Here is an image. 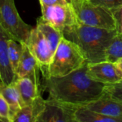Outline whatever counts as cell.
<instances>
[{
    "label": "cell",
    "mask_w": 122,
    "mask_h": 122,
    "mask_svg": "<svg viewBox=\"0 0 122 122\" xmlns=\"http://www.w3.org/2000/svg\"><path fill=\"white\" fill-rule=\"evenodd\" d=\"M88 62L62 77H45L44 88L49 98L77 107L86 106L105 94L106 84L92 79L87 73Z\"/></svg>",
    "instance_id": "1"
},
{
    "label": "cell",
    "mask_w": 122,
    "mask_h": 122,
    "mask_svg": "<svg viewBox=\"0 0 122 122\" xmlns=\"http://www.w3.org/2000/svg\"><path fill=\"white\" fill-rule=\"evenodd\" d=\"M63 36L76 43L83 51L88 64L106 61V52L116 35V29L90 26L81 23L65 29Z\"/></svg>",
    "instance_id": "2"
},
{
    "label": "cell",
    "mask_w": 122,
    "mask_h": 122,
    "mask_svg": "<svg viewBox=\"0 0 122 122\" xmlns=\"http://www.w3.org/2000/svg\"><path fill=\"white\" fill-rule=\"evenodd\" d=\"M86 62V59L80 47L63 36L43 76L44 78L62 77L78 69Z\"/></svg>",
    "instance_id": "3"
},
{
    "label": "cell",
    "mask_w": 122,
    "mask_h": 122,
    "mask_svg": "<svg viewBox=\"0 0 122 122\" xmlns=\"http://www.w3.org/2000/svg\"><path fill=\"white\" fill-rule=\"evenodd\" d=\"M78 20L87 26L116 29V21L112 11L91 3L89 0H70Z\"/></svg>",
    "instance_id": "4"
},
{
    "label": "cell",
    "mask_w": 122,
    "mask_h": 122,
    "mask_svg": "<svg viewBox=\"0 0 122 122\" xmlns=\"http://www.w3.org/2000/svg\"><path fill=\"white\" fill-rule=\"evenodd\" d=\"M1 26L12 39L26 43L32 26L26 24L20 17L14 0H0Z\"/></svg>",
    "instance_id": "5"
},
{
    "label": "cell",
    "mask_w": 122,
    "mask_h": 122,
    "mask_svg": "<svg viewBox=\"0 0 122 122\" xmlns=\"http://www.w3.org/2000/svg\"><path fill=\"white\" fill-rule=\"evenodd\" d=\"M40 6L42 19L62 32L76 24L78 21L74 9L70 3L67 4Z\"/></svg>",
    "instance_id": "6"
},
{
    "label": "cell",
    "mask_w": 122,
    "mask_h": 122,
    "mask_svg": "<svg viewBox=\"0 0 122 122\" xmlns=\"http://www.w3.org/2000/svg\"><path fill=\"white\" fill-rule=\"evenodd\" d=\"M26 44L38 62L43 76L45 75L54 53L42 33L37 26L32 28Z\"/></svg>",
    "instance_id": "7"
},
{
    "label": "cell",
    "mask_w": 122,
    "mask_h": 122,
    "mask_svg": "<svg viewBox=\"0 0 122 122\" xmlns=\"http://www.w3.org/2000/svg\"><path fill=\"white\" fill-rule=\"evenodd\" d=\"M78 107L55 99L45 100V109L37 122H76L75 112Z\"/></svg>",
    "instance_id": "8"
},
{
    "label": "cell",
    "mask_w": 122,
    "mask_h": 122,
    "mask_svg": "<svg viewBox=\"0 0 122 122\" xmlns=\"http://www.w3.org/2000/svg\"><path fill=\"white\" fill-rule=\"evenodd\" d=\"M87 73L94 81L106 84L122 81L115 64L108 61L92 64L88 63Z\"/></svg>",
    "instance_id": "9"
},
{
    "label": "cell",
    "mask_w": 122,
    "mask_h": 122,
    "mask_svg": "<svg viewBox=\"0 0 122 122\" xmlns=\"http://www.w3.org/2000/svg\"><path fill=\"white\" fill-rule=\"evenodd\" d=\"M40 71V69L37 70L22 77H16L14 81L21 94L24 106L30 104L40 95L39 82Z\"/></svg>",
    "instance_id": "10"
},
{
    "label": "cell",
    "mask_w": 122,
    "mask_h": 122,
    "mask_svg": "<svg viewBox=\"0 0 122 122\" xmlns=\"http://www.w3.org/2000/svg\"><path fill=\"white\" fill-rule=\"evenodd\" d=\"M11 38L0 24V81L6 84L12 83L16 78L8 55V41Z\"/></svg>",
    "instance_id": "11"
},
{
    "label": "cell",
    "mask_w": 122,
    "mask_h": 122,
    "mask_svg": "<svg viewBox=\"0 0 122 122\" xmlns=\"http://www.w3.org/2000/svg\"><path fill=\"white\" fill-rule=\"evenodd\" d=\"M86 107L102 114L119 119L122 121V102L110 98L105 94Z\"/></svg>",
    "instance_id": "12"
},
{
    "label": "cell",
    "mask_w": 122,
    "mask_h": 122,
    "mask_svg": "<svg viewBox=\"0 0 122 122\" xmlns=\"http://www.w3.org/2000/svg\"><path fill=\"white\" fill-rule=\"evenodd\" d=\"M45 107V100L41 94L30 104L24 106L13 118V122H37Z\"/></svg>",
    "instance_id": "13"
},
{
    "label": "cell",
    "mask_w": 122,
    "mask_h": 122,
    "mask_svg": "<svg viewBox=\"0 0 122 122\" xmlns=\"http://www.w3.org/2000/svg\"><path fill=\"white\" fill-rule=\"evenodd\" d=\"M0 93L9 105L12 122H13V118L16 114L24 106L21 94L14 81L6 84L0 81Z\"/></svg>",
    "instance_id": "14"
},
{
    "label": "cell",
    "mask_w": 122,
    "mask_h": 122,
    "mask_svg": "<svg viewBox=\"0 0 122 122\" xmlns=\"http://www.w3.org/2000/svg\"><path fill=\"white\" fill-rule=\"evenodd\" d=\"M22 43V53L16 71V77H22L40 69V66L35 56L29 51L26 43Z\"/></svg>",
    "instance_id": "15"
},
{
    "label": "cell",
    "mask_w": 122,
    "mask_h": 122,
    "mask_svg": "<svg viewBox=\"0 0 122 122\" xmlns=\"http://www.w3.org/2000/svg\"><path fill=\"white\" fill-rule=\"evenodd\" d=\"M75 119L76 122H122L119 119L102 114L88 109L86 106L79 107L76 109Z\"/></svg>",
    "instance_id": "16"
},
{
    "label": "cell",
    "mask_w": 122,
    "mask_h": 122,
    "mask_svg": "<svg viewBox=\"0 0 122 122\" xmlns=\"http://www.w3.org/2000/svg\"><path fill=\"white\" fill-rule=\"evenodd\" d=\"M36 26L42 33L43 36L49 43L52 51L55 53L61 39L63 37V32L53 27L47 21L43 19L42 16L37 19Z\"/></svg>",
    "instance_id": "17"
},
{
    "label": "cell",
    "mask_w": 122,
    "mask_h": 122,
    "mask_svg": "<svg viewBox=\"0 0 122 122\" xmlns=\"http://www.w3.org/2000/svg\"><path fill=\"white\" fill-rule=\"evenodd\" d=\"M120 59H122V34L117 33L106 49V61L115 63Z\"/></svg>",
    "instance_id": "18"
},
{
    "label": "cell",
    "mask_w": 122,
    "mask_h": 122,
    "mask_svg": "<svg viewBox=\"0 0 122 122\" xmlns=\"http://www.w3.org/2000/svg\"><path fill=\"white\" fill-rule=\"evenodd\" d=\"M22 43L11 38L8 41V55L11 66L14 73H16L22 53ZM16 76V75H15Z\"/></svg>",
    "instance_id": "19"
},
{
    "label": "cell",
    "mask_w": 122,
    "mask_h": 122,
    "mask_svg": "<svg viewBox=\"0 0 122 122\" xmlns=\"http://www.w3.org/2000/svg\"><path fill=\"white\" fill-rule=\"evenodd\" d=\"M105 94L113 99L122 102V81L106 84Z\"/></svg>",
    "instance_id": "20"
},
{
    "label": "cell",
    "mask_w": 122,
    "mask_h": 122,
    "mask_svg": "<svg viewBox=\"0 0 122 122\" xmlns=\"http://www.w3.org/2000/svg\"><path fill=\"white\" fill-rule=\"evenodd\" d=\"M0 122H12L10 107L4 97L0 93Z\"/></svg>",
    "instance_id": "21"
},
{
    "label": "cell",
    "mask_w": 122,
    "mask_h": 122,
    "mask_svg": "<svg viewBox=\"0 0 122 122\" xmlns=\"http://www.w3.org/2000/svg\"><path fill=\"white\" fill-rule=\"evenodd\" d=\"M91 3L104 7L111 11L122 6V0H89Z\"/></svg>",
    "instance_id": "22"
},
{
    "label": "cell",
    "mask_w": 122,
    "mask_h": 122,
    "mask_svg": "<svg viewBox=\"0 0 122 122\" xmlns=\"http://www.w3.org/2000/svg\"><path fill=\"white\" fill-rule=\"evenodd\" d=\"M115 21H116V30L117 33L122 34V6L112 11Z\"/></svg>",
    "instance_id": "23"
},
{
    "label": "cell",
    "mask_w": 122,
    "mask_h": 122,
    "mask_svg": "<svg viewBox=\"0 0 122 122\" xmlns=\"http://www.w3.org/2000/svg\"><path fill=\"white\" fill-rule=\"evenodd\" d=\"M40 5H55V4H67V0H39Z\"/></svg>",
    "instance_id": "24"
},
{
    "label": "cell",
    "mask_w": 122,
    "mask_h": 122,
    "mask_svg": "<svg viewBox=\"0 0 122 122\" xmlns=\"http://www.w3.org/2000/svg\"><path fill=\"white\" fill-rule=\"evenodd\" d=\"M115 65L116 66V67H117V69H118V71H119V74H120V76H121V77H122V59H119L117 61H116L115 63Z\"/></svg>",
    "instance_id": "25"
},
{
    "label": "cell",
    "mask_w": 122,
    "mask_h": 122,
    "mask_svg": "<svg viewBox=\"0 0 122 122\" xmlns=\"http://www.w3.org/2000/svg\"><path fill=\"white\" fill-rule=\"evenodd\" d=\"M0 24L1 25V13H0Z\"/></svg>",
    "instance_id": "26"
},
{
    "label": "cell",
    "mask_w": 122,
    "mask_h": 122,
    "mask_svg": "<svg viewBox=\"0 0 122 122\" xmlns=\"http://www.w3.org/2000/svg\"><path fill=\"white\" fill-rule=\"evenodd\" d=\"M67 1H68V3H70V0H67Z\"/></svg>",
    "instance_id": "27"
}]
</instances>
